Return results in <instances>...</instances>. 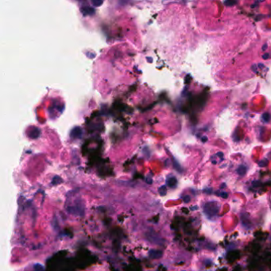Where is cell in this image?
<instances>
[{
  "mask_svg": "<svg viewBox=\"0 0 271 271\" xmlns=\"http://www.w3.org/2000/svg\"><path fill=\"white\" fill-rule=\"evenodd\" d=\"M219 206L215 202H208L204 206V212L208 216H214L219 212Z\"/></svg>",
  "mask_w": 271,
  "mask_h": 271,
  "instance_id": "6da1fadb",
  "label": "cell"
},
{
  "mask_svg": "<svg viewBox=\"0 0 271 271\" xmlns=\"http://www.w3.org/2000/svg\"><path fill=\"white\" fill-rule=\"evenodd\" d=\"M147 240L153 243H160V239H159L158 236H157L153 231L148 232Z\"/></svg>",
  "mask_w": 271,
  "mask_h": 271,
  "instance_id": "7a4b0ae2",
  "label": "cell"
},
{
  "mask_svg": "<svg viewBox=\"0 0 271 271\" xmlns=\"http://www.w3.org/2000/svg\"><path fill=\"white\" fill-rule=\"evenodd\" d=\"M149 255L151 258H160L162 256V252L158 250H150Z\"/></svg>",
  "mask_w": 271,
  "mask_h": 271,
  "instance_id": "3957f363",
  "label": "cell"
},
{
  "mask_svg": "<svg viewBox=\"0 0 271 271\" xmlns=\"http://www.w3.org/2000/svg\"><path fill=\"white\" fill-rule=\"evenodd\" d=\"M34 271H44L43 265H41L39 263H36L34 265Z\"/></svg>",
  "mask_w": 271,
  "mask_h": 271,
  "instance_id": "277c9868",
  "label": "cell"
},
{
  "mask_svg": "<svg viewBox=\"0 0 271 271\" xmlns=\"http://www.w3.org/2000/svg\"><path fill=\"white\" fill-rule=\"evenodd\" d=\"M177 184V180L175 179L174 177L170 178V179L168 181V185L169 186H170V187H174Z\"/></svg>",
  "mask_w": 271,
  "mask_h": 271,
  "instance_id": "5b68a950",
  "label": "cell"
},
{
  "mask_svg": "<svg viewBox=\"0 0 271 271\" xmlns=\"http://www.w3.org/2000/svg\"><path fill=\"white\" fill-rule=\"evenodd\" d=\"M61 181H62L61 179H60L59 177H55L53 178V180H52V185H58V184L61 183Z\"/></svg>",
  "mask_w": 271,
  "mask_h": 271,
  "instance_id": "8992f818",
  "label": "cell"
},
{
  "mask_svg": "<svg viewBox=\"0 0 271 271\" xmlns=\"http://www.w3.org/2000/svg\"><path fill=\"white\" fill-rule=\"evenodd\" d=\"M159 193L161 194V196H165L166 194V189H165V186H161L160 189H159Z\"/></svg>",
  "mask_w": 271,
  "mask_h": 271,
  "instance_id": "52a82bcc",
  "label": "cell"
},
{
  "mask_svg": "<svg viewBox=\"0 0 271 271\" xmlns=\"http://www.w3.org/2000/svg\"><path fill=\"white\" fill-rule=\"evenodd\" d=\"M218 196H220L221 197H222V198H223V199L227 198V193H221L220 194H219V195H218Z\"/></svg>",
  "mask_w": 271,
  "mask_h": 271,
  "instance_id": "ba28073f",
  "label": "cell"
},
{
  "mask_svg": "<svg viewBox=\"0 0 271 271\" xmlns=\"http://www.w3.org/2000/svg\"><path fill=\"white\" fill-rule=\"evenodd\" d=\"M189 200H190V197H189V196H186V197H184V200H185V203H188V202L189 201Z\"/></svg>",
  "mask_w": 271,
  "mask_h": 271,
  "instance_id": "9c48e42d",
  "label": "cell"
}]
</instances>
